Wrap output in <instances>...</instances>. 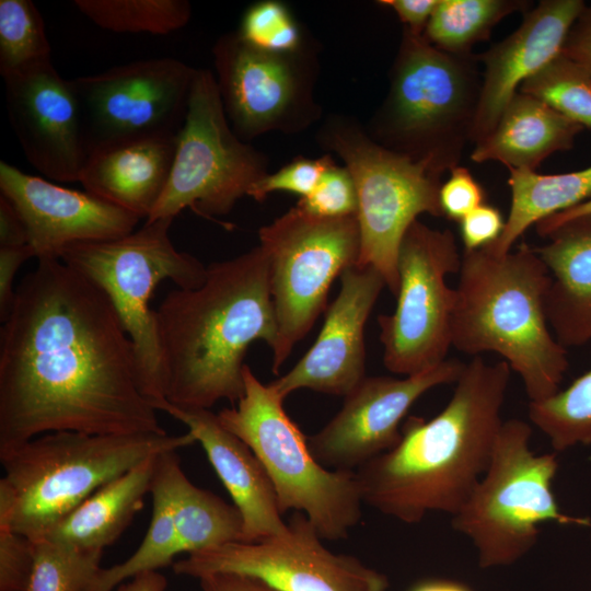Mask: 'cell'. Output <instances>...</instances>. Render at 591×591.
<instances>
[{
    "instance_id": "1",
    "label": "cell",
    "mask_w": 591,
    "mask_h": 591,
    "mask_svg": "<svg viewBox=\"0 0 591 591\" xmlns=\"http://www.w3.org/2000/svg\"><path fill=\"white\" fill-rule=\"evenodd\" d=\"M0 331V451L56 431L165 433L113 303L60 258L37 259Z\"/></svg>"
},
{
    "instance_id": "2",
    "label": "cell",
    "mask_w": 591,
    "mask_h": 591,
    "mask_svg": "<svg viewBox=\"0 0 591 591\" xmlns=\"http://www.w3.org/2000/svg\"><path fill=\"white\" fill-rule=\"evenodd\" d=\"M510 371L480 356L465 363L438 415L409 416L398 444L356 471L363 502L406 524L430 512L455 514L489 465Z\"/></svg>"
},
{
    "instance_id": "3",
    "label": "cell",
    "mask_w": 591,
    "mask_h": 591,
    "mask_svg": "<svg viewBox=\"0 0 591 591\" xmlns=\"http://www.w3.org/2000/svg\"><path fill=\"white\" fill-rule=\"evenodd\" d=\"M166 401L210 409L244 394L252 343L277 341L270 268L258 245L207 266L204 282L171 290L155 310Z\"/></svg>"
},
{
    "instance_id": "4",
    "label": "cell",
    "mask_w": 591,
    "mask_h": 591,
    "mask_svg": "<svg viewBox=\"0 0 591 591\" xmlns=\"http://www.w3.org/2000/svg\"><path fill=\"white\" fill-rule=\"evenodd\" d=\"M549 282L546 265L526 243L505 255L485 247L462 253L452 347L472 357L498 354L519 374L530 402L557 393L569 366L545 313Z\"/></svg>"
},
{
    "instance_id": "5",
    "label": "cell",
    "mask_w": 591,
    "mask_h": 591,
    "mask_svg": "<svg viewBox=\"0 0 591 591\" xmlns=\"http://www.w3.org/2000/svg\"><path fill=\"white\" fill-rule=\"evenodd\" d=\"M196 443L183 434L56 431L0 451V524L36 542L95 490L152 455Z\"/></svg>"
},
{
    "instance_id": "6",
    "label": "cell",
    "mask_w": 591,
    "mask_h": 591,
    "mask_svg": "<svg viewBox=\"0 0 591 591\" xmlns=\"http://www.w3.org/2000/svg\"><path fill=\"white\" fill-rule=\"evenodd\" d=\"M478 63L475 54L443 51L403 28L389 91L369 136L441 178L460 165L472 142L482 89Z\"/></svg>"
},
{
    "instance_id": "7",
    "label": "cell",
    "mask_w": 591,
    "mask_h": 591,
    "mask_svg": "<svg viewBox=\"0 0 591 591\" xmlns=\"http://www.w3.org/2000/svg\"><path fill=\"white\" fill-rule=\"evenodd\" d=\"M173 220L144 221L120 237L71 244L60 256L113 303L134 345L140 390L155 409L166 396L155 310L150 301L162 281L190 289L200 286L207 273L196 257L174 246L169 233Z\"/></svg>"
},
{
    "instance_id": "8",
    "label": "cell",
    "mask_w": 591,
    "mask_h": 591,
    "mask_svg": "<svg viewBox=\"0 0 591 591\" xmlns=\"http://www.w3.org/2000/svg\"><path fill=\"white\" fill-rule=\"evenodd\" d=\"M531 436L528 422L503 420L486 472L452 515V528L472 542L483 569L523 558L536 545L542 523L591 524L560 510L553 491L558 460L533 452Z\"/></svg>"
},
{
    "instance_id": "9",
    "label": "cell",
    "mask_w": 591,
    "mask_h": 591,
    "mask_svg": "<svg viewBox=\"0 0 591 591\" xmlns=\"http://www.w3.org/2000/svg\"><path fill=\"white\" fill-rule=\"evenodd\" d=\"M240 401L217 415L267 471L281 513L303 512L322 540L346 538L362 515L356 471L329 470L311 454L305 437L281 399L246 364Z\"/></svg>"
},
{
    "instance_id": "10",
    "label": "cell",
    "mask_w": 591,
    "mask_h": 591,
    "mask_svg": "<svg viewBox=\"0 0 591 591\" xmlns=\"http://www.w3.org/2000/svg\"><path fill=\"white\" fill-rule=\"evenodd\" d=\"M316 139L324 150L343 160L356 187L360 232L356 265L378 270L396 297L397 258L406 231L422 213L443 217L441 178L425 165L381 146L347 116L327 117Z\"/></svg>"
},
{
    "instance_id": "11",
    "label": "cell",
    "mask_w": 591,
    "mask_h": 591,
    "mask_svg": "<svg viewBox=\"0 0 591 591\" xmlns=\"http://www.w3.org/2000/svg\"><path fill=\"white\" fill-rule=\"evenodd\" d=\"M258 237L270 268L277 322L273 372L278 374L324 311L334 279L357 264L360 232L356 215L321 218L296 205L262 227Z\"/></svg>"
},
{
    "instance_id": "12",
    "label": "cell",
    "mask_w": 591,
    "mask_h": 591,
    "mask_svg": "<svg viewBox=\"0 0 591 591\" xmlns=\"http://www.w3.org/2000/svg\"><path fill=\"white\" fill-rule=\"evenodd\" d=\"M266 174V155L231 128L215 74L197 69L169 182L146 221L174 219L186 208L225 216Z\"/></svg>"
},
{
    "instance_id": "13",
    "label": "cell",
    "mask_w": 591,
    "mask_h": 591,
    "mask_svg": "<svg viewBox=\"0 0 591 591\" xmlns=\"http://www.w3.org/2000/svg\"><path fill=\"white\" fill-rule=\"evenodd\" d=\"M462 254L454 233L416 220L398 252V291L392 314L379 315L385 368L404 376L447 360L455 288L447 277L459 273Z\"/></svg>"
},
{
    "instance_id": "14",
    "label": "cell",
    "mask_w": 591,
    "mask_h": 591,
    "mask_svg": "<svg viewBox=\"0 0 591 591\" xmlns=\"http://www.w3.org/2000/svg\"><path fill=\"white\" fill-rule=\"evenodd\" d=\"M196 70L178 59L160 57L72 80L86 157L146 138L177 135Z\"/></svg>"
},
{
    "instance_id": "15",
    "label": "cell",
    "mask_w": 591,
    "mask_h": 591,
    "mask_svg": "<svg viewBox=\"0 0 591 591\" xmlns=\"http://www.w3.org/2000/svg\"><path fill=\"white\" fill-rule=\"evenodd\" d=\"M212 58L225 115L241 140L270 131L297 134L320 119L317 65L306 45L297 53H268L230 32L217 39Z\"/></svg>"
},
{
    "instance_id": "16",
    "label": "cell",
    "mask_w": 591,
    "mask_h": 591,
    "mask_svg": "<svg viewBox=\"0 0 591 591\" xmlns=\"http://www.w3.org/2000/svg\"><path fill=\"white\" fill-rule=\"evenodd\" d=\"M299 511L282 535L232 542L188 554L173 564L177 575L199 579L215 572L258 578L279 591H386L387 577L357 557L334 554Z\"/></svg>"
},
{
    "instance_id": "17",
    "label": "cell",
    "mask_w": 591,
    "mask_h": 591,
    "mask_svg": "<svg viewBox=\"0 0 591 591\" xmlns=\"http://www.w3.org/2000/svg\"><path fill=\"white\" fill-rule=\"evenodd\" d=\"M465 363L447 359L402 379L366 376L348 395L341 409L316 433L308 437L313 457L329 470L357 471L394 449L402 439V420L429 390L455 383Z\"/></svg>"
},
{
    "instance_id": "18",
    "label": "cell",
    "mask_w": 591,
    "mask_h": 591,
    "mask_svg": "<svg viewBox=\"0 0 591 591\" xmlns=\"http://www.w3.org/2000/svg\"><path fill=\"white\" fill-rule=\"evenodd\" d=\"M2 79L9 121L28 163L48 179L79 182L88 157L72 80L51 59Z\"/></svg>"
},
{
    "instance_id": "19",
    "label": "cell",
    "mask_w": 591,
    "mask_h": 591,
    "mask_svg": "<svg viewBox=\"0 0 591 591\" xmlns=\"http://www.w3.org/2000/svg\"><path fill=\"white\" fill-rule=\"evenodd\" d=\"M340 281L314 344L268 384L283 401L300 389L345 397L367 376L364 326L386 283L374 268L357 265L345 269Z\"/></svg>"
},
{
    "instance_id": "20",
    "label": "cell",
    "mask_w": 591,
    "mask_h": 591,
    "mask_svg": "<svg viewBox=\"0 0 591 591\" xmlns=\"http://www.w3.org/2000/svg\"><path fill=\"white\" fill-rule=\"evenodd\" d=\"M0 192L22 218L37 259L60 258L71 244L124 236L140 220L86 190L59 186L5 161L0 162Z\"/></svg>"
},
{
    "instance_id": "21",
    "label": "cell",
    "mask_w": 591,
    "mask_h": 591,
    "mask_svg": "<svg viewBox=\"0 0 591 591\" xmlns=\"http://www.w3.org/2000/svg\"><path fill=\"white\" fill-rule=\"evenodd\" d=\"M586 3L582 0H543L523 13L519 27L478 54L484 66L472 143L485 138L521 84L561 50Z\"/></svg>"
},
{
    "instance_id": "22",
    "label": "cell",
    "mask_w": 591,
    "mask_h": 591,
    "mask_svg": "<svg viewBox=\"0 0 591 591\" xmlns=\"http://www.w3.org/2000/svg\"><path fill=\"white\" fill-rule=\"evenodd\" d=\"M184 424L204 449L211 466L228 490L243 520L241 542H258L288 530L266 468L218 415L204 408H187L167 401L157 407Z\"/></svg>"
},
{
    "instance_id": "23",
    "label": "cell",
    "mask_w": 591,
    "mask_h": 591,
    "mask_svg": "<svg viewBox=\"0 0 591 591\" xmlns=\"http://www.w3.org/2000/svg\"><path fill=\"white\" fill-rule=\"evenodd\" d=\"M534 247L546 265L551 282L545 313L557 341L579 347L591 340V213L569 219Z\"/></svg>"
},
{
    "instance_id": "24",
    "label": "cell",
    "mask_w": 591,
    "mask_h": 591,
    "mask_svg": "<svg viewBox=\"0 0 591 591\" xmlns=\"http://www.w3.org/2000/svg\"><path fill=\"white\" fill-rule=\"evenodd\" d=\"M177 135L146 138L91 154L79 183L88 193L146 221L169 182Z\"/></svg>"
},
{
    "instance_id": "25",
    "label": "cell",
    "mask_w": 591,
    "mask_h": 591,
    "mask_svg": "<svg viewBox=\"0 0 591 591\" xmlns=\"http://www.w3.org/2000/svg\"><path fill=\"white\" fill-rule=\"evenodd\" d=\"M583 129L543 101L518 91L491 131L475 143L471 160L535 171L552 154L571 149Z\"/></svg>"
},
{
    "instance_id": "26",
    "label": "cell",
    "mask_w": 591,
    "mask_h": 591,
    "mask_svg": "<svg viewBox=\"0 0 591 591\" xmlns=\"http://www.w3.org/2000/svg\"><path fill=\"white\" fill-rule=\"evenodd\" d=\"M157 455L106 483L44 540L83 551H103L113 544L142 509L150 494Z\"/></svg>"
},
{
    "instance_id": "27",
    "label": "cell",
    "mask_w": 591,
    "mask_h": 591,
    "mask_svg": "<svg viewBox=\"0 0 591 591\" xmlns=\"http://www.w3.org/2000/svg\"><path fill=\"white\" fill-rule=\"evenodd\" d=\"M511 205L500 236L485 246L494 255L512 251L532 225L591 198V166L567 173L509 170Z\"/></svg>"
},
{
    "instance_id": "28",
    "label": "cell",
    "mask_w": 591,
    "mask_h": 591,
    "mask_svg": "<svg viewBox=\"0 0 591 591\" xmlns=\"http://www.w3.org/2000/svg\"><path fill=\"white\" fill-rule=\"evenodd\" d=\"M181 470L177 451L157 456L150 489L152 514L143 540L126 560L101 568L85 591H113L126 580L170 565L181 554L174 525V487Z\"/></svg>"
},
{
    "instance_id": "29",
    "label": "cell",
    "mask_w": 591,
    "mask_h": 591,
    "mask_svg": "<svg viewBox=\"0 0 591 591\" xmlns=\"http://www.w3.org/2000/svg\"><path fill=\"white\" fill-rule=\"evenodd\" d=\"M174 525L181 554L242 541L243 520L237 508L195 486L183 468L174 487Z\"/></svg>"
},
{
    "instance_id": "30",
    "label": "cell",
    "mask_w": 591,
    "mask_h": 591,
    "mask_svg": "<svg viewBox=\"0 0 591 591\" xmlns=\"http://www.w3.org/2000/svg\"><path fill=\"white\" fill-rule=\"evenodd\" d=\"M530 7L526 0H438L424 37L443 51L473 54L472 48L487 40L499 22Z\"/></svg>"
},
{
    "instance_id": "31",
    "label": "cell",
    "mask_w": 591,
    "mask_h": 591,
    "mask_svg": "<svg viewBox=\"0 0 591 591\" xmlns=\"http://www.w3.org/2000/svg\"><path fill=\"white\" fill-rule=\"evenodd\" d=\"M74 7L99 27L115 33L167 35L186 26V0H74Z\"/></svg>"
},
{
    "instance_id": "32",
    "label": "cell",
    "mask_w": 591,
    "mask_h": 591,
    "mask_svg": "<svg viewBox=\"0 0 591 591\" xmlns=\"http://www.w3.org/2000/svg\"><path fill=\"white\" fill-rule=\"evenodd\" d=\"M529 418L557 452L591 444V368L567 389L530 402Z\"/></svg>"
},
{
    "instance_id": "33",
    "label": "cell",
    "mask_w": 591,
    "mask_h": 591,
    "mask_svg": "<svg viewBox=\"0 0 591 591\" xmlns=\"http://www.w3.org/2000/svg\"><path fill=\"white\" fill-rule=\"evenodd\" d=\"M519 92L532 95L583 128H591V74L560 51L524 81Z\"/></svg>"
},
{
    "instance_id": "34",
    "label": "cell",
    "mask_w": 591,
    "mask_h": 591,
    "mask_svg": "<svg viewBox=\"0 0 591 591\" xmlns=\"http://www.w3.org/2000/svg\"><path fill=\"white\" fill-rule=\"evenodd\" d=\"M44 19L31 0H0V74L50 59Z\"/></svg>"
},
{
    "instance_id": "35",
    "label": "cell",
    "mask_w": 591,
    "mask_h": 591,
    "mask_svg": "<svg viewBox=\"0 0 591 591\" xmlns=\"http://www.w3.org/2000/svg\"><path fill=\"white\" fill-rule=\"evenodd\" d=\"M103 551H83L50 540L34 542L24 591H85L101 567Z\"/></svg>"
},
{
    "instance_id": "36",
    "label": "cell",
    "mask_w": 591,
    "mask_h": 591,
    "mask_svg": "<svg viewBox=\"0 0 591 591\" xmlns=\"http://www.w3.org/2000/svg\"><path fill=\"white\" fill-rule=\"evenodd\" d=\"M236 33L248 45L268 53L291 54L305 46L292 13L285 3L276 0L251 4Z\"/></svg>"
},
{
    "instance_id": "37",
    "label": "cell",
    "mask_w": 591,
    "mask_h": 591,
    "mask_svg": "<svg viewBox=\"0 0 591 591\" xmlns=\"http://www.w3.org/2000/svg\"><path fill=\"white\" fill-rule=\"evenodd\" d=\"M298 207L321 218H343L357 215V193L352 177L335 161L326 169L316 187L300 198Z\"/></svg>"
},
{
    "instance_id": "38",
    "label": "cell",
    "mask_w": 591,
    "mask_h": 591,
    "mask_svg": "<svg viewBox=\"0 0 591 591\" xmlns=\"http://www.w3.org/2000/svg\"><path fill=\"white\" fill-rule=\"evenodd\" d=\"M333 161L331 154L318 159L298 157L275 173H268L256 182L247 196L258 202L276 192L291 193L303 198L316 187Z\"/></svg>"
},
{
    "instance_id": "39",
    "label": "cell",
    "mask_w": 591,
    "mask_h": 591,
    "mask_svg": "<svg viewBox=\"0 0 591 591\" xmlns=\"http://www.w3.org/2000/svg\"><path fill=\"white\" fill-rule=\"evenodd\" d=\"M34 560V542L0 524V591H24Z\"/></svg>"
},
{
    "instance_id": "40",
    "label": "cell",
    "mask_w": 591,
    "mask_h": 591,
    "mask_svg": "<svg viewBox=\"0 0 591 591\" xmlns=\"http://www.w3.org/2000/svg\"><path fill=\"white\" fill-rule=\"evenodd\" d=\"M449 173L448 179L440 187V206L443 217L460 222L485 204V192L467 167L457 165Z\"/></svg>"
},
{
    "instance_id": "41",
    "label": "cell",
    "mask_w": 591,
    "mask_h": 591,
    "mask_svg": "<svg viewBox=\"0 0 591 591\" xmlns=\"http://www.w3.org/2000/svg\"><path fill=\"white\" fill-rule=\"evenodd\" d=\"M505 221L501 211L483 204L460 221L464 250H478L494 243L501 234Z\"/></svg>"
},
{
    "instance_id": "42",
    "label": "cell",
    "mask_w": 591,
    "mask_h": 591,
    "mask_svg": "<svg viewBox=\"0 0 591 591\" xmlns=\"http://www.w3.org/2000/svg\"><path fill=\"white\" fill-rule=\"evenodd\" d=\"M34 256L31 246L0 247V320L3 322L13 304V281L21 265Z\"/></svg>"
},
{
    "instance_id": "43",
    "label": "cell",
    "mask_w": 591,
    "mask_h": 591,
    "mask_svg": "<svg viewBox=\"0 0 591 591\" xmlns=\"http://www.w3.org/2000/svg\"><path fill=\"white\" fill-rule=\"evenodd\" d=\"M379 3L394 11L405 30L424 35L438 0H381Z\"/></svg>"
},
{
    "instance_id": "44",
    "label": "cell",
    "mask_w": 591,
    "mask_h": 591,
    "mask_svg": "<svg viewBox=\"0 0 591 591\" xmlns=\"http://www.w3.org/2000/svg\"><path fill=\"white\" fill-rule=\"evenodd\" d=\"M563 53L582 65L591 74V4H587L570 28Z\"/></svg>"
},
{
    "instance_id": "45",
    "label": "cell",
    "mask_w": 591,
    "mask_h": 591,
    "mask_svg": "<svg viewBox=\"0 0 591 591\" xmlns=\"http://www.w3.org/2000/svg\"><path fill=\"white\" fill-rule=\"evenodd\" d=\"M198 580L202 591H279L258 578L234 572L209 573Z\"/></svg>"
},
{
    "instance_id": "46",
    "label": "cell",
    "mask_w": 591,
    "mask_h": 591,
    "mask_svg": "<svg viewBox=\"0 0 591 591\" xmlns=\"http://www.w3.org/2000/svg\"><path fill=\"white\" fill-rule=\"evenodd\" d=\"M28 244L24 222L13 205L0 195V247H16Z\"/></svg>"
},
{
    "instance_id": "47",
    "label": "cell",
    "mask_w": 591,
    "mask_h": 591,
    "mask_svg": "<svg viewBox=\"0 0 591 591\" xmlns=\"http://www.w3.org/2000/svg\"><path fill=\"white\" fill-rule=\"evenodd\" d=\"M167 581L159 571H149L129 579L113 591H165Z\"/></svg>"
},
{
    "instance_id": "48",
    "label": "cell",
    "mask_w": 591,
    "mask_h": 591,
    "mask_svg": "<svg viewBox=\"0 0 591 591\" xmlns=\"http://www.w3.org/2000/svg\"><path fill=\"white\" fill-rule=\"evenodd\" d=\"M587 213H591V198L568 210L553 215L540 221L538 223L535 224L536 233L540 236H543L546 232H548L551 229L555 228L556 225L569 219H572L582 215H587Z\"/></svg>"
},
{
    "instance_id": "49",
    "label": "cell",
    "mask_w": 591,
    "mask_h": 591,
    "mask_svg": "<svg viewBox=\"0 0 591 591\" xmlns=\"http://www.w3.org/2000/svg\"><path fill=\"white\" fill-rule=\"evenodd\" d=\"M409 591H473L466 584L448 579H428L418 582Z\"/></svg>"
},
{
    "instance_id": "50",
    "label": "cell",
    "mask_w": 591,
    "mask_h": 591,
    "mask_svg": "<svg viewBox=\"0 0 591 591\" xmlns=\"http://www.w3.org/2000/svg\"><path fill=\"white\" fill-rule=\"evenodd\" d=\"M590 544H591V534H590Z\"/></svg>"
}]
</instances>
